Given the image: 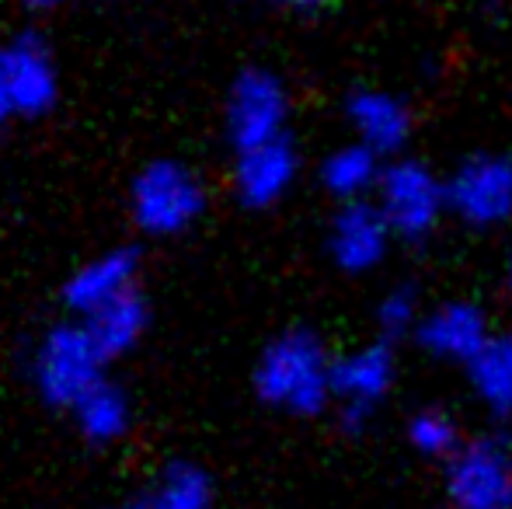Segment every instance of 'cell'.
I'll use <instances>...</instances> for the list:
<instances>
[{
	"label": "cell",
	"mask_w": 512,
	"mask_h": 509,
	"mask_svg": "<svg viewBox=\"0 0 512 509\" xmlns=\"http://www.w3.org/2000/svg\"><path fill=\"white\" fill-rule=\"evenodd\" d=\"M255 391L279 412L321 415L335 401V360L310 328H290L258 356Z\"/></svg>",
	"instance_id": "1"
},
{
	"label": "cell",
	"mask_w": 512,
	"mask_h": 509,
	"mask_svg": "<svg viewBox=\"0 0 512 509\" xmlns=\"http://www.w3.org/2000/svg\"><path fill=\"white\" fill-rule=\"evenodd\" d=\"M108 360L98 353L95 339L81 318L56 321L42 328L28 353V381L42 405L70 412L98 381H105Z\"/></svg>",
	"instance_id": "2"
},
{
	"label": "cell",
	"mask_w": 512,
	"mask_h": 509,
	"mask_svg": "<svg viewBox=\"0 0 512 509\" xmlns=\"http://www.w3.org/2000/svg\"><path fill=\"white\" fill-rule=\"evenodd\" d=\"M206 182L178 157H154L129 182V217L147 238H178L203 220Z\"/></svg>",
	"instance_id": "3"
},
{
	"label": "cell",
	"mask_w": 512,
	"mask_h": 509,
	"mask_svg": "<svg viewBox=\"0 0 512 509\" xmlns=\"http://www.w3.org/2000/svg\"><path fill=\"white\" fill-rule=\"evenodd\" d=\"M373 203L387 217L394 238L422 241L450 213V192H446V178H439L429 164L394 157L380 175Z\"/></svg>",
	"instance_id": "4"
},
{
	"label": "cell",
	"mask_w": 512,
	"mask_h": 509,
	"mask_svg": "<svg viewBox=\"0 0 512 509\" xmlns=\"http://www.w3.org/2000/svg\"><path fill=\"white\" fill-rule=\"evenodd\" d=\"M223 126L234 154L283 140L290 126V91L283 77L272 74L269 67H244L227 91Z\"/></svg>",
	"instance_id": "5"
},
{
	"label": "cell",
	"mask_w": 512,
	"mask_h": 509,
	"mask_svg": "<svg viewBox=\"0 0 512 509\" xmlns=\"http://www.w3.org/2000/svg\"><path fill=\"white\" fill-rule=\"evenodd\" d=\"M446 492L457 509H512V443L467 440L446 461Z\"/></svg>",
	"instance_id": "6"
},
{
	"label": "cell",
	"mask_w": 512,
	"mask_h": 509,
	"mask_svg": "<svg viewBox=\"0 0 512 509\" xmlns=\"http://www.w3.org/2000/svg\"><path fill=\"white\" fill-rule=\"evenodd\" d=\"M450 213L467 227H502L512 220V157L471 154L446 178Z\"/></svg>",
	"instance_id": "7"
},
{
	"label": "cell",
	"mask_w": 512,
	"mask_h": 509,
	"mask_svg": "<svg viewBox=\"0 0 512 509\" xmlns=\"http://www.w3.org/2000/svg\"><path fill=\"white\" fill-rule=\"evenodd\" d=\"M394 387V353L387 339L366 342L335 360V405L349 429H363Z\"/></svg>",
	"instance_id": "8"
},
{
	"label": "cell",
	"mask_w": 512,
	"mask_h": 509,
	"mask_svg": "<svg viewBox=\"0 0 512 509\" xmlns=\"http://www.w3.org/2000/svg\"><path fill=\"white\" fill-rule=\"evenodd\" d=\"M418 346L429 356L443 363H457V367H471L481 353L495 342L488 314L471 300H446V304L432 307L422 314L415 328Z\"/></svg>",
	"instance_id": "9"
},
{
	"label": "cell",
	"mask_w": 512,
	"mask_h": 509,
	"mask_svg": "<svg viewBox=\"0 0 512 509\" xmlns=\"http://www.w3.org/2000/svg\"><path fill=\"white\" fill-rule=\"evenodd\" d=\"M394 245V231L373 199L342 203L328 227V255L349 276L373 272Z\"/></svg>",
	"instance_id": "10"
},
{
	"label": "cell",
	"mask_w": 512,
	"mask_h": 509,
	"mask_svg": "<svg viewBox=\"0 0 512 509\" xmlns=\"http://www.w3.org/2000/svg\"><path fill=\"white\" fill-rule=\"evenodd\" d=\"M297 175L300 154L290 136H283V140L262 143V147L237 150L234 168H230V189H234L237 203L248 210H272L290 196Z\"/></svg>",
	"instance_id": "11"
},
{
	"label": "cell",
	"mask_w": 512,
	"mask_h": 509,
	"mask_svg": "<svg viewBox=\"0 0 512 509\" xmlns=\"http://www.w3.org/2000/svg\"><path fill=\"white\" fill-rule=\"evenodd\" d=\"M7 63H11L14 105H18V123H35L49 116L60 102V67H56L53 49L35 32H21L4 42Z\"/></svg>",
	"instance_id": "12"
},
{
	"label": "cell",
	"mask_w": 512,
	"mask_h": 509,
	"mask_svg": "<svg viewBox=\"0 0 512 509\" xmlns=\"http://www.w3.org/2000/svg\"><path fill=\"white\" fill-rule=\"evenodd\" d=\"M136 286H140V255L133 248H105L70 272L63 283V304L74 318H88L91 311L112 304Z\"/></svg>",
	"instance_id": "13"
},
{
	"label": "cell",
	"mask_w": 512,
	"mask_h": 509,
	"mask_svg": "<svg viewBox=\"0 0 512 509\" xmlns=\"http://www.w3.org/2000/svg\"><path fill=\"white\" fill-rule=\"evenodd\" d=\"M352 140L380 157H394L411 140V112L398 95L380 88H363L345 102Z\"/></svg>",
	"instance_id": "14"
},
{
	"label": "cell",
	"mask_w": 512,
	"mask_h": 509,
	"mask_svg": "<svg viewBox=\"0 0 512 509\" xmlns=\"http://www.w3.org/2000/svg\"><path fill=\"white\" fill-rule=\"evenodd\" d=\"M81 321L91 332V339H95L98 353H102L108 363H115V360H122V356H129L143 342V335H147V328H150V304L140 293V286H136V290L122 293L112 304L98 307V311H91L88 318H81Z\"/></svg>",
	"instance_id": "15"
},
{
	"label": "cell",
	"mask_w": 512,
	"mask_h": 509,
	"mask_svg": "<svg viewBox=\"0 0 512 509\" xmlns=\"http://www.w3.org/2000/svg\"><path fill=\"white\" fill-rule=\"evenodd\" d=\"M70 419L91 447H115L133 429V401H129L126 387L105 377L70 408Z\"/></svg>",
	"instance_id": "16"
},
{
	"label": "cell",
	"mask_w": 512,
	"mask_h": 509,
	"mask_svg": "<svg viewBox=\"0 0 512 509\" xmlns=\"http://www.w3.org/2000/svg\"><path fill=\"white\" fill-rule=\"evenodd\" d=\"M384 168H387L384 157L373 154L363 143L349 140L324 157L317 175H321L324 192L335 196L338 203H359V199H373Z\"/></svg>",
	"instance_id": "17"
},
{
	"label": "cell",
	"mask_w": 512,
	"mask_h": 509,
	"mask_svg": "<svg viewBox=\"0 0 512 509\" xmlns=\"http://www.w3.org/2000/svg\"><path fill=\"white\" fill-rule=\"evenodd\" d=\"M140 509H213L216 485L196 461H171L154 475V482L133 499Z\"/></svg>",
	"instance_id": "18"
},
{
	"label": "cell",
	"mask_w": 512,
	"mask_h": 509,
	"mask_svg": "<svg viewBox=\"0 0 512 509\" xmlns=\"http://www.w3.org/2000/svg\"><path fill=\"white\" fill-rule=\"evenodd\" d=\"M471 387L495 415L512 412V335L495 339L478 360L467 367Z\"/></svg>",
	"instance_id": "19"
},
{
	"label": "cell",
	"mask_w": 512,
	"mask_h": 509,
	"mask_svg": "<svg viewBox=\"0 0 512 509\" xmlns=\"http://www.w3.org/2000/svg\"><path fill=\"white\" fill-rule=\"evenodd\" d=\"M408 443L422 457H439V461H450L464 447L457 419L450 412H443V408H422V412L411 415Z\"/></svg>",
	"instance_id": "20"
},
{
	"label": "cell",
	"mask_w": 512,
	"mask_h": 509,
	"mask_svg": "<svg viewBox=\"0 0 512 509\" xmlns=\"http://www.w3.org/2000/svg\"><path fill=\"white\" fill-rule=\"evenodd\" d=\"M422 307L411 286H394L384 293V300L377 304V325L384 339H401V335L415 332L418 321H422Z\"/></svg>",
	"instance_id": "21"
},
{
	"label": "cell",
	"mask_w": 512,
	"mask_h": 509,
	"mask_svg": "<svg viewBox=\"0 0 512 509\" xmlns=\"http://www.w3.org/2000/svg\"><path fill=\"white\" fill-rule=\"evenodd\" d=\"M18 123V105H14L11 63H7V46L0 42V129Z\"/></svg>",
	"instance_id": "22"
},
{
	"label": "cell",
	"mask_w": 512,
	"mask_h": 509,
	"mask_svg": "<svg viewBox=\"0 0 512 509\" xmlns=\"http://www.w3.org/2000/svg\"><path fill=\"white\" fill-rule=\"evenodd\" d=\"M272 4L283 7V11H293V14H317V11H324L331 0H272Z\"/></svg>",
	"instance_id": "23"
},
{
	"label": "cell",
	"mask_w": 512,
	"mask_h": 509,
	"mask_svg": "<svg viewBox=\"0 0 512 509\" xmlns=\"http://www.w3.org/2000/svg\"><path fill=\"white\" fill-rule=\"evenodd\" d=\"M25 7H35V11H49V7H63L70 4V0H21Z\"/></svg>",
	"instance_id": "24"
},
{
	"label": "cell",
	"mask_w": 512,
	"mask_h": 509,
	"mask_svg": "<svg viewBox=\"0 0 512 509\" xmlns=\"http://www.w3.org/2000/svg\"><path fill=\"white\" fill-rule=\"evenodd\" d=\"M115 509H140V506H136L133 499H129V503H122V506H115Z\"/></svg>",
	"instance_id": "25"
},
{
	"label": "cell",
	"mask_w": 512,
	"mask_h": 509,
	"mask_svg": "<svg viewBox=\"0 0 512 509\" xmlns=\"http://www.w3.org/2000/svg\"><path fill=\"white\" fill-rule=\"evenodd\" d=\"M509 283H512V269H509Z\"/></svg>",
	"instance_id": "26"
}]
</instances>
